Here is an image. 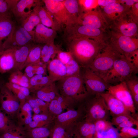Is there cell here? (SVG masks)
Masks as SVG:
<instances>
[{
    "instance_id": "5b68a950",
    "label": "cell",
    "mask_w": 138,
    "mask_h": 138,
    "mask_svg": "<svg viewBox=\"0 0 138 138\" xmlns=\"http://www.w3.org/2000/svg\"><path fill=\"white\" fill-rule=\"evenodd\" d=\"M63 37L66 42L75 38H84L106 42L109 38L107 31L77 24L65 28Z\"/></svg>"
},
{
    "instance_id": "4316f807",
    "label": "cell",
    "mask_w": 138,
    "mask_h": 138,
    "mask_svg": "<svg viewBox=\"0 0 138 138\" xmlns=\"http://www.w3.org/2000/svg\"><path fill=\"white\" fill-rule=\"evenodd\" d=\"M60 50L59 46L55 44L54 42L45 44L42 47L41 50V61L43 63L47 64L50 59H53Z\"/></svg>"
},
{
    "instance_id": "6125c7cd",
    "label": "cell",
    "mask_w": 138,
    "mask_h": 138,
    "mask_svg": "<svg viewBox=\"0 0 138 138\" xmlns=\"http://www.w3.org/2000/svg\"><path fill=\"white\" fill-rule=\"evenodd\" d=\"M0 138H4L1 135H0Z\"/></svg>"
},
{
    "instance_id": "f5cc1de1",
    "label": "cell",
    "mask_w": 138,
    "mask_h": 138,
    "mask_svg": "<svg viewBox=\"0 0 138 138\" xmlns=\"http://www.w3.org/2000/svg\"><path fill=\"white\" fill-rule=\"evenodd\" d=\"M7 87L12 91L18 99L20 102V107L26 102L27 98L21 92L11 87Z\"/></svg>"
},
{
    "instance_id": "f546056e",
    "label": "cell",
    "mask_w": 138,
    "mask_h": 138,
    "mask_svg": "<svg viewBox=\"0 0 138 138\" xmlns=\"http://www.w3.org/2000/svg\"><path fill=\"white\" fill-rule=\"evenodd\" d=\"M135 75L131 76L125 81L131 93L136 110L138 105V79Z\"/></svg>"
},
{
    "instance_id": "ab89813d",
    "label": "cell",
    "mask_w": 138,
    "mask_h": 138,
    "mask_svg": "<svg viewBox=\"0 0 138 138\" xmlns=\"http://www.w3.org/2000/svg\"><path fill=\"white\" fill-rule=\"evenodd\" d=\"M0 108V135L11 129L14 128L11 127L9 118Z\"/></svg>"
},
{
    "instance_id": "c3c4849f",
    "label": "cell",
    "mask_w": 138,
    "mask_h": 138,
    "mask_svg": "<svg viewBox=\"0 0 138 138\" xmlns=\"http://www.w3.org/2000/svg\"><path fill=\"white\" fill-rule=\"evenodd\" d=\"M5 85L7 87H11L16 89L22 93L27 98L30 96V93L29 89L27 87L22 86L16 84L9 83H5Z\"/></svg>"
},
{
    "instance_id": "db71d44e",
    "label": "cell",
    "mask_w": 138,
    "mask_h": 138,
    "mask_svg": "<svg viewBox=\"0 0 138 138\" xmlns=\"http://www.w3.org/2000/svg\"><path fill=\"white\" fill-rule=\"evenodd\" d=\"M125 57L131 64L138 69V50Z\"/></svg>"
},
{
    "instance_id": "d6a6232c",
    "label": "cell",
    "mask_w": 138,
    "mask_h": 138,
    "mask_svg": "<svg viewBox=\"0 0 138 138\" xmlns=\"http://www.w3.org/2000/svg\"><path fill=\"white\" fill-rule=\"evenodd\" d=\"M73 137L63 127L53 122L50 127L49 138H69Z\"/></svg>"
},
{
    "instance_id": "60d3db41",
    "label": "cell",
    "mask_w": 138,
    "mask_h": 138,
    "mask_svg": "<svg viewBox=\"0 0 138 138\" xmlns=\"http://www.w3.org/2000/svg\"><path fill=\"white\" fill-rule=\"evenodd\" d=\"M119 130L112 126L106 131L96 133V138H120Z\"/></svg>"
},
{
    "instance_id": "30bf717a",
    "label": "cell",
    "mask_w": 138,
    "mask_h": 138,
    "mask_svg": "<svg viewBox=\"0 0 138 138\" xmlns=\"http://www.w3.org/2000/svg\"><path fill=\"white\" fill-rule=\"evenodd\" d=\"M137 22L129 10L111 23L109 29L124 36L137 37Z\"/></svg>"
},
{
    "instance_id": "e575fe53",
    "label": "cell",
    "mask_w": 138,
    "mask_h": 138,
    "mask_svg": "<svg viewBox=\"0 0 138 138\" xmlns=\"http://www.w3.org/2000/svg\"><path fill=\"white\" fill-rule=\"evenodd\" d=\"M62 3L68 12L77 20L80 13H79L78 0H62Z\"/></svg>"
},
{
    "instance_id": "ba28073f",
    "label": "cell",
    "mask_w": 138,
    "mask_h": 138,
    "mask_svg": "<svg viewBox=\"0 0 138 138\" xmlns=\"http://www.w3.org/2000/svg\"><path fill=\"white\" fill-rule=\"evenodd\" d=\"M108 41L125 57L138 50L137 37L126 36L108 29Z\"/></svg>"
},
{
    "instance_id": "681fc988",
    "label": "cell",
    "mask_w": 138,
    "mask_h": 138,
    "mask_svg": "<svg viewBox=\"0 0 138 138\" xmlns=\"http://www.w3.org/2000/svg\"><path fill=\"white\" fill-rule=\"evenodd\" d=\"M32 120L36 121L54 122V119L49 114H34L32 117Z\"/></svg>"
},
{
    "instance_id": "cb8c5ba5",
    "label": "cell",
    "mask_w": 138,
    "mask_h": 138,
    "mask_svg": "<svg viewBox=\"0 0 138 138\" xmlns=\"http://www.w3.org/2000/svg\"><path fill=\"white\" fill-rule=\"evenodd\" d=\"M11 13L0 14V51L2 50L3 40L9 35L15 26Z\"/></svg>"
},
{
    "instance_id": "603a6c76",
    "label": "cell",
    "mask_w": 138,
    "mask_h": 138,
    "mask_svg": "<svg viewBox=\"0 0 138 138\" xmlns=\"http://www.w3.org/2000/svg\"><path fill=\"white\" fill-rule=\"evenodd\" d=\"M35 44L31 43L21 47L14 48L15 66L14 71H21L29 54Z\"/></svg>"
},
{
    "instance_id": "4dcf8cb0",
    "label": "cell",
    "mask_w": 138,
    "mask_h": 138,
    "mask_svg": "<svg viewBox=\"0 0 138 138\" xmlns=\"http://www.w3.org/2000/svg\"><path fill=\"white\" fill-rule=\"evenodd\" d=\"M42 47L39 44H35L29 54L23 69L29 65L36 64L41 61V51Z\"/></svg>"
},
{
    "instance_id": "277c9868",
    "label": "cell",
    "mask_w": 138,
    "mask_h": 138,
    "mask_svg": "<svg viewBox=\"0 0 138 138\" xmlns=\"http://www.w3.org/2000/svg\"><path fill=\"white\" fill-rule=\"evenodd\" d=\"M138 70L122 55L115 61L112 68L102 78L109 85L117 84L135 75L137 73Z\"/></svg>"
},
{
    "instance_id": "83f0119b",
    "label": "cell",
    "mask_w": 138,
    "mask_h": 138,
    "mask_svg": "<svg viewBox=\"0 0 138 138\" xmlns=\"http://www.w3.org/2000/svg\"><path fill=\"white\" fill-rule=\"evenodd\" d=\"M21 26L33 38L35 27L41 23L37 14L33 11L21 22Z\"/></svg>"
},
{
    "instance_id": "8992f818",
    "label": "cell",
    "mask_w": 138,
    "mask_h": 138,
    "mask_svg": "<svg viewBox=\"0 0 138 138\" xmlns=\"http://www.w3.org/2000/svg\"><path fill=\"white\" fill-rule=\"evenodd\" d=\"M82 103L85 109V119L93 122L100 119L109 121L110 116L109 111L99 94L88 95Z\"/></svg>"
},
{
    "instance_id": "b9f144b4",
    "label": "cell",
    "mask_w": 138,
    "mask_h": 138,
    "mask_svg": "<svg viewBox=\"0 0 138 138\" xmlns=\"http://www.w3.org/2000/svg\"><path fill=\"white\" fill-rule=\"evenodd\" d=\"M54 82L49 75L43 76L38 80L35 85L30 90V91L34 93L42 87Z\"/></svg>"
},
{
    "instance_id": "52a82bcc",
    "label": "cell",
    "mask_w": 138,
    "mask_h": 138,
    "mask_svg": "<svg viewBox=\"0 0 138 138\" xmlns=\"http://www.w3.org/2000/svg\"><path fill=\"white\" fill-rule=\"evenodd\" d=\"M46 10L52 16L59 30L77 24V20L67 11L62 0H43Z\"/></svg>"
},
{
    "instance_id": "f907efd6",
    "label": "cell",
    "mask_w": 138,
    "mask_h": 138,
    "mask_svg": "<svg viewBox=\"0 0 138 138\" xmlns=\"http://www.w3.org/2000/svg\"><path fill=\"white\" fill-rule=\"evenodd\" d=\"M9 77L14 78L18 80L29 83V79L21 71L17 70L14 71Z\"/></svg>"
},
{
    "instance_id": "74e56055",
    "label": "cell",
    "mask_w": 138,
    "mask_h": 138,
    "mask_svg": "<svg viewBox=\"0 0 138 138\" xmlns=\"http://www.w3.org/2000/svg\"><path fill=\"white\" fill-rule=\"evenodd\" d=\"M65 65L66 70V77L80 74V67L74 58Z\"/></svg>"
},
{
    "instance_id": "9f6ffc18",
    "label": "cell",
    "mask_w": 138,
    "mask_h": 138,
    "mask_svg": "<svg viewBox=\"0 0 138 138\" xmlns=\"http://www.w3.org/2000/svg\"><path fill=\"white\" fill-rule=\"evenodd\" d=\"M9 83L16 84L22 86L30 88V85L29 83L19 81L14 78L9 77L8 78V81Z\"/></svg>"
},
{
    "instance_id": "94428289",
    "label": "cell",
    "mask_w": 138,
    "mask_h": 138,
    "mask_svg": "<svg viewBox=\"0 0 138 138\" xmlns=\"http://www.w3.org/2000/svg\"><path fill=\"white\" fill-rule=\"evenodd\" d=\"M5 83L3 80L0 77V89Z\"/></svg>"
},
{
    "instance_id": "91938a15",
    "label": "cell",
    "mask_w": 138,
    "mask_h": 138,
    "mask_svg": "<svg viewBox=\"0 0 138 138\" xmlns=\"http://www.w3.org/2000/svg\"><path fill=\"white\" fill-rule=\"evenodd\" d=\"M138 2L134 4L131 7V13L135 19L138 20Z\"/></svg>"
},
{
    "instance_id": "d4e9b609",
    "label": "cell",
    "mask_w": 138,
    "mask_h": 138,
    "mask_svg": "<svg viewBox=\"0 0 138 138\" xmlns=\"http://www.w3.org/2000/svg\"><path fill=\"white\" fill-rule=\"evenodd\" d=\"M43 3L35 6L33 9V11L37 14L41 24L45 26L51 27L56 31H59L51 15L42 6Z\"/></svg>"
},
{
    "instance_id": "680465c9",
    "label": "cell",
    "mask_w": 138,
    "mask_h": 138,
    "mask_svg": "<svg viewBox=\"0 0 138 138\" xmlns=\"http://www.w3.org/2000/svg\"><path fill=\"white\" fill-rule=\"evenodd\" d=\"M138 2L137 0H119V2L128 8L130 9L132 6L135 3Z\"/></svg>"
},
{
    "instance_id": "e0dca14e",
    "label": "cell",
    "mask_w": 138,
    "mask_h": 138,
    "mask_svg": "<svg viewBox=\"0 0 138 138\" xmlns=\"http://www.w3.org/2000/svg\"><path fill=\"white\" fill-rule=\"evenodd\" d=\"M99 94L104 99L112 117L122 114H131L123 104L111 94L106 91Z\"/></svg>"
},
{
    "instance_id": "9c48e42d",
    "label": "cell",
    "mask_w": 138,
    "mask_h": 138,
    "mask_svg": "<svg viewBox=\"0 0 138 138\" xmlns=\"http://www.w3.org/2000/svg\"><path fill=\"white\" fill-rule=\"evenodd\" d=\"M85 113L82 103L76 109L67 110L55 118L54 123L65 129L72 136L73 130L80 121L85 119Z\"/></svg>"
},
{
    "instance_id": "836d02e7",
    "label": "cell",
    "mask_w": 138,
    "mask_h": 138,
    "mask_svg": "<svg viewBox=\"0 0 138 138\" xmlns=\"http://www.w3.org/2000/svg\"><path fill=\"white\" fill-rule=\"evenodd\" d=\"M27 101L32 108L34 107L39 108L41 114H48V107L49 102H46L37 98L35 96H30L27 99Z\"/></svg>"
},
{
    "instance_id": "1f68e13d",
    "label": "cell",
    "mask_w": 138,
    "mask_h": 138,
    "mask_svg": "<svg viewBox=\"0 0 138 138\" xmlns=\"http://www.w3.org/2000/svg\"><path fill=\"white\" fill-rule=\"evenodd\" d=\"M55 99L60 103L63 110L76 109L80 103L72 98L63 96L59 93Z\"/></svg>"
},
{
    "instance_id": "f35d334b",
    "label": "cell",
    "mask_w": 138,
    "mask_h": 138,
    "mask_svg": "<svg viewBox=\"0 0 138 138\" xmlns=\"http://www.w3.org/2000/svg\"><path fill=\"white\" fill-rule=\"evenodd\" d=\"M81 12H84L94 10L98 6L97 0H78Z\"/></svg>"
},
{
    "instance_id": "d590c367",
    "label": "cell",
    "mask_w": 138,
    "mask_h": 138,
    "mask_svg": "<svg viewBox=\"0 0 138 138\" xmlns=\"http://www.w3.org/2000/svg\"><path fill=\"white\" fill-rule=\"evenodd\" d=\"M19 118L21 121L26 124L28 125L33 120L32 111V108L26 102L20 108Z\"/></svg>"
},
{
    "instance_id": "44dd1931",
    "label": "cell",
    "mask_w": 138,
    "mask_h": 138,
    "mask_svg": "<svg viewBox=\"0 0 138 138\" xmlns=\"http://www.w3.org/2000/svg\"><path fill=\"white\" fill-rule=\"evenodd\" d=\"M47 65L48 75L54 82L59 81L66 77L65 66L57 58L50 60Z\"/></svg>"
},
{
    "instance_id": "8d00e7d4",
    "label": "cell",
    "mask_w": 138,
    "mask_h": 138,
    "mask_svg": "<svg viewBox=\"0 0 138 138\" xmlns=\"http://www.w3.org/2000/svg\"><path fill=\"white\" fill-rule=\"evenodd\" d=\"M63 111L60 103L56 99L49 102L48 107V113L54 119L56 116L62 113Z\"/></svg>"
},
{
    "instance_id": "ac0fdd59",
    "label": "cell",
    "mask_w": 138,
    "mask_h": 138,
    "mask_svg": "<svg viewBox=\"0 0 138 138\" xmlns=\"http://www.w3.org/2000/svg\"><path fill=\"white\" fill-rule=\"evenodd\" d=\"M100 9L102 15L109 26L121 15L130 9L120 3L119 0L118 2L101 7Z\"/></svg>"
},
{
    "instance_id": "6f0895ef",
    "label": "cell",
    "mask_w": 138,
    "mask_h": 138,
    "mask_svg": "<svg viewBox=\"0 0 138 138\" xmlns=\"http://www.w3.org/2000/svg\"><path fill=\"white\" fill-rule=\"evenodd\" d=\"M119 1V0H97V4L98 6L101 8Z\"/></svg>"
},
{
    "instance_id": "7402d4cb",
    "label": "cell",
    "mask_w": 138,
    "mask_h": 138,
    "mask_svg": "<svg viewBox=\"0 0 138 138\" xmlns=\"http://www.w3.org/2000/svg\"><path fill=\"white\" fill-rule=\"evenodd\" d=\"M15 66L14 48L3 49L0 51V73H5L13 70Z\"/></svg>"
},
{
    "instance_id": "5bb4252c",
    "label": "cell",
    "mask_w": 138,
    "mask_h": 138,
    "mask_svg": "<svg viewBox=\"0 0 138 138\" xmlns=\"http://www.w3.org/2000/svg\"><path fill=\"white\" fill-rule=\"evenodd\" d=\"M98 7L91 11L81 12L77 24L90 26L107 31L109 25L102 15L100 8Z\"/></svg>"
},
{
    "instance_id": "e7e4bbea",
    "label": "cell",
    "mask_w": 138,
    "mask_h": 138,
    "mask_svg": "<svg viewBox=\"0 0 138 138\" xmlns=\"http://www.w3.org/2000/svg\"><path fill=\"white\" fill-rule=\"evenodd\" d=\"M1 88H0V89H1Z\"/></svg>"
},
{
    "instance_id": "816d5d0a",
    "label": "cell",
    "mask_w": 138,
    "mask_h": 138,
    "mask_svg": "<svg viewBox=\"0 0 138 138\" xmlns=\"http://www.w3.org/2000/svg\"><path fill=\"white\" fill-rule=\"evenodd\" d=\"M9 0H0V14L12 13Z\"/></svg>"
},
{
    "instance_id": "11a10c76",
    "label": "cell",
    "mask_w": 138,
    "mask_h": 138,
    "mask_svg": "<svg viewBox=\"0 0 138 138\" xmlns=\"http://www.w3.org/2000/svg\"><path fill=\"white\" fill-rule=\"evenodd\" d=\"M136 126V129H138V119H134L125 121L116 126L119 130L122 128L125 127H132L134 125Z\"/></svg>"
},
{
    "instance_id": "4fadbf2b",
    "label": "cell",
    "mask_w": 138,
    "mask_h": 138,
    "mask_svg": "<svg viewBox=\"0 0 138 138\" xmlns=\"http://www.w3.org/2000/svg\"><path fill=\"white\" fill-rule=\"evenodd\" d=\"M107 92L121 101L133 116L138 117L132 95L125 81L110 85Z\"/></svg>"
},
{
    "instance_id": "9a60e30c",
    "label": "cell",
    "mask_w": 138,
    "mask_h": 138,
    "mask_svg": "<svg viewBox=\"0 0 138 138\" xmlns=\"http://www.w3.org/2000/svg\"><path fill=\"white\" fill-rule=\"evenodd\" d=\"M4 84L0 89V108L5 113L11 114L19 110L20 103L16 97Z\"/></svg>"
},
{
    "instance_id": "7bdbcfd3",
    "label": "cell",
    "mask_w": 138,
    "mask_h": 138,
    "mask_svg": "<svg viewBox=\"0 0 138 138\" xmlns=\"http://www.w3.org/2000/svg\"><path fill=\"white\" fill-rule=\"evenodd\" d=\"M120 138H132L138 136V129L132 127H125L120 130Z\"/></svg>"
},
{
    "instance_id": "ffe728a7",
    "label": "cell",
    "mask_w": 138,
    "mask_h": 138,
    "mask_svg": "<svg viewBox=\"0 0 138 138\" xmlns=\"http://www.w3.org/2000/svg\"><path fill=\"white\" fill-rule=\"evenodd\" d=\"M96 130L94 122L85 119L79 122L73 131L75 138H94Z\"/></svg>"
},
{
    "instance_id": "7dc6e473",
    "label": "cell",
    "mask_w": 138,
    "mask_h": 138,
    "mask_svg": "<svg viewBox=\"0 0 138 138\" xmlns=\"http://www.w3.org/2000/svg\"><path fill=\"white\" fill-rule=\"evenodd\" d=\"M57 54V59L64 65L73 58L71 53L69 51H63L61 50Z\"/></svg>"
},
{
    "instance_id": "f6af8a7d",
    "label": "cell",
    "mask_w": 138,
    "mask_h": 138,
    "mask_svg": "<svg viewBox=\"0 0 138 138\" xmlns=\"http://www.w3.org/2000/svg\"><path fill=\"white\" fill-rule=\"evenodd\" d=\"M0 135L4 138H25L24 131L15 128L9 130Z\"/></svg>"
},
{
    "instance_id": "2e32d148",
    "label": "cell",
    "mask_w": 138,
    "mask_h": 138,
    "mask_svg": "<svg viewBox=\"0 0 138 138\" xmlns=\"http://www.w3.org/2000/svg\"><path fill=\"white\" fill-rule=\"evenodd\" d=\"M43 3L42 1L19 0L11 10V12L18 21L21 22L33 11L32 8Z\"/></svg>"
},
{
    "instance_id": "7a4b0ae2",
    "label": "cell",
    "mask_w": 138,
    "mask_h": 138,
    "mask_svg": "<svg viewBox=\"0 0 138 138\" xmlns=\"http://www.w3.org/2000/svg\"><path fill=\"white\" fill-rule=\"evenodd\" d=\"M58 81L56 85L59 94L63 96L81 103L88 95L80 73L66 77Z\"/></svg>"
},
{
    "instance_id": "be15d7a7",
    "label": "cell",
    "mask_w": 138,
    "mask_h": 138,
    "mask_svg": "<svg viewBox=\"0 0 138 138\" xmlns=\"http://www.w3.org/2000/svg\"><path fill=\"white\" fill-rule=\"evenodd\" d=\"M69 138H75V137H70Z\"/></svg>"
},
{
    "instance_id": "f1b7e54d",
    "label": "cell",
    "mask_w": 138,
    "mask_h": 138,
    "mask_svg": "<svg viewBox=\"0 0 138 138\" xmlns=\"http://www.w3.org/2000/svg\"><path fill=\"white\" fill-rule=\"evenodd\" d=\"M53 123L47 126L31 129L24 132L25 138H49L50 127Z\"/></svg>"
},
{
    "instance_id": "7c38bea8",
    "label": "cell",
    "mask_w": 138,
    "mask_h": 138,
    "mask_svg": "<svg viewBox=\"0 0 138 138\" xmlns=\"http://www.w3.org/2000/svg\"><path fill=\"white\" fill-rule=\"evenodd\" d=\"M34 42L33 37L21 26H15L2 45V50L21 47Z\"/></svg>"
},
{
    "instance_id": "ee69618b",
    "label": "cell",
    "mask_w": 138,
    "mask_h": 138,
    "mask_svg": "<svg viewBox=\"0 0 138 138\" xmlns=\"http://www.w3.org/2000/svg\"><path fill=\"white\" fill-rule=\"evenodd\" d=\"M94 123L96 132L106 131L113 126L111 122L105 119L97 120Z\"/></svg>"
},
{
    "instance_id": "8fae6325",
    "label": "cell",
    "mask_w": 138,
    "mask_h": 138,
    "mask_svg": "<svg viewBox=\"0 0 138 138\" xmlns=\"http://www.w3.org/2000/svg\"><path fill=\"white\" fill-rule=\"evenodd\" d=\"M83 68L80 74L88 95H93L107 91L110 85L88 67Z\"/></svg>"
},
{
    "instance_id": "bcb514c9",
    "label": "cell",
    "mask_w": 138,
    "mask_h": 138,
    "mask_svg": "<svg viewBox=\"0 0 138 138\" xmlns=\"http://www.w3.org/2000/svg\"><path fill=\"white\" fill-rule=\"evenodd\" d=\"M138 119V117H135L131 114H122L112 117L111 120L112 125L117 126L119 124L126 120Z\"/></svg>"
},
{
    "instance_id": "3957f363",
    "label": "cell",
    "mask_w": 138,
    "mask_h": 138,
    "mask_svg": "<svg viewBox=\"0 0 138 138\" xmlns=\"http://www.w3.org/2000/svg\"><path fill=\"white\" fill-rule=\"evenodd\" d=\"M122 55L107 41L101 51L87 67L102 78L112 68L115 61Z\"/></svg>"
},
{
    "instance_id": "d6986e66",
    "label": "cell",
    "mask_w": 138,
    "mask_h": 138,
    "mask_svg": "<svg viewBox=\"0 0 138 138\" xmlns=\"http://www.w3.org/2000/svg\"><path fill=\"white\" fill-rule=\"evenodd\" d=\"M56 35V31L40 23L36 26L34 30V42L45 44L54 42Z\"/></svg>"
},
{
    "instance_id": "484cf974",
    "label": "cell",
    "mask_w": 138,
    "mask_h": 138,
    "mask_svg": "<svg viewBox=\"0 0 138 138\" xmlns=\"http://www.w3.org/2000/svg\"><path fill=\"white\" fill-rule=\"evenodd\" d=\"M34 93L37 98L49 103L54 99L59 93L54 82L42 87Z\"/></svg>"
},
{
    "instance_id": "6da1fadb",
    "label": "cell",
    "mask_w": 138,
    "mask_h": 138,
    "mask_svg": "<svg viewBox=\"0 0 138 138\" xmlns=\"http://www.w3.org/2000/svg\"><path fill=\"white\" fill-rule=\"evenodd\" d=\"M69 52L82 67H87L105 46L103 42L87 38H79L66 42Z\"/></svg>"
}]
</instances>
